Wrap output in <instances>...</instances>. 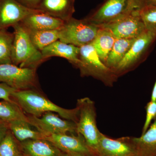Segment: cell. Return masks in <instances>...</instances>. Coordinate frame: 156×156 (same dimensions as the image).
<instances>
[{
	"mask_svg": "<svg viewBox=\"0 0 156 156\" xmlns=\"http://www.w3.org/2000/svg\"><path fill=\"white\" fill-rule=\"evenodd\" d=\"M139 13L147 30L156 33V5L144 6Z\"/></svg>",
	"mask_w": 156,
	"mask_h": 156,
	"instance_id": "obj_26",
	"label": "cell"
},
{
	"mask_svg": "<svg viewBox=\"0 0 156 156\" xmlns=\"http://www.w3.org/2000/svg\"><path fill=\"white\" fill-rule=\"evenodd\" d=\"M139 11L125 13L114 21L99 27L107 28L116 39L136 38L147 30Z\"/></svg>",
	"mask_w": 156,
	"mask_h": 156,
	"instance_id": "obj_7",
	"label": "cell"
},
{
	"mask_svg": "<svg viewBox=\"0 0 156 156\" xmlns=\"http://www.w3.org/2000/svg\"><path fill=\"white\" fill-rule=\"evenodd\" d=\"M0 119L9 122L15 119L28 121V116L15 102L0 101Z\"/></svg>",
	"mask_w": 156,
	"mask_h": 156,
	"instance_id": "obj_23",
	"label": "cell"
},
{
	"mask_svg": "<svg viewBox=\"0 0 156 156\" xmlns=\"http://www.w3.org/2000/svg\"><path fill=\"white\" fill-rule=\"evenodd\" d=\"M68 156H69V155H68Z\"/></svg>",
	"mask_w": 156,
	"mask_h": 156,
	"instance_id": "obj_35",
	"label": "cell"
},
{
	"mask_svg": "<svg viewBox=\"0 0 156 156\" xmlns=\"http://www.w3.org/2000/svg\"><path fill=\"white\" fill-rule=\"evenodd\" d=\"M36 70L13 64H0V83L18 91L34 89L37 85Z\"/></svg>",
	"mask_w": 156,
	"mask_h": 156,
	"instance_id": "obj_6",
	"label": "cell"
},
{
	"mask_svg": "<svg viewBox=\"0 0 156 156\" xmlns=\"http://www.w3.org/2000/svg\"><path fill=\"white\" fill-rule=\"evenodd\" d=\"M12 27L14 34L11 53L12 64L21 68L37 69L40 65L46 61L41 52L35 47L28 31L19 23Z\"/></svg>",
	"mask_w": 156,
	"mask_h": 156,
	"instance_id": "obj_2",
	"label": "cell"
},
{
	"mask_svg": "<svg viewBox=\"0 0 156 156\" xmlns=\"http://www.w3.org/2000/svg\"><path fill=\"white\" fill-rule=\"evenodd\" d=\"M20 143L25 156H68L47 140H28Z\"/></svg>",
	"mask_w": 156,
	"mask_h": 156,
	"instance_id": "obj_17",
	"label": "cell"
},
{
	"mask_svg": "<svg viewBox=\"0 0 156 156\" xmlns=\"http://www.w3.org/2000/svg\"><path fill=\"white\" fill-rule=\"evenodd\" d=\"M97 156H136L134 137L124 136L117 139L101 134Z\"/></svg>",
	"mask_w": 156,
	"mask_h": 156,
	"instance_id": "obj_11",
	"label": "cell"
},
{
	"mask_svg": "<svg viewBox=\"0 0 156 156\" xmlns=\"http://www.w3.org/2000/svg\"><path fill=\"white\" fill-rule=\"evenodd\" d=\"M99 28L86 18L78 20L73 17L65 21L59 30L58 40L80 48L93 42Z\"/></svg>",
	"mask_w": 156,
	"mask_h": 156,
	"instance_id": "obj_5",
	"label": "cell"
},
{
	"mask_svg": "<svg viewBox=\"0 0 156 156\" xmlns=\"http://www.w3.org/2000/svg\"><path fill=\"white\" fill-rule=\"evenodd\" d=\"M136 156H156V119L144 134L134 137Z\"/></svg>",
	"mask_w": 156,
	"mask_h": 156,
	"instance_id": "obj_18",
	"label": "cell"
},
{
	"mask_svg": "<svg viewBox=\"0 0 156 156\" xmlns=\"http://www.w3.org/2000/svg\"><path fill=\"white\" fill-rule=\"evenodd\" d=\"M11 99L30 115L41 117L45 113L53 112L64 119L78 122L79 109L77 107L68 109L58 106L35 89L15 91L12 93Z\"/></svg>",
	"mask_w": 156,
	"mask_h": 156,
	"instance_id": "obj_1",
	"label": "cell"
},
{
	"mask_svg": "<svg viewBox=\"0 0 156 156\" xmlns=\"http://www.w3.org/2000/svg\"><path fill=\"white\" fill-rule=\"evenodd\" d=\"M65 21L41 11L30 14L19 23L27 30L42 31L60 29Z\"/></svg>",
	"mask_w": 156,
	"mask_h": 156,
	"instance_id": "obj_14",
	"label": "cell"
},
{
	"mask_svg": "<svg viewBox=\"0 0 156 156\" xmlns=\"http://www.w3.org/2000/svg\"><path fill=\"white\" fill-rule=\"evenodd\" d=\"M59 30L27 31L32 43L37 49L41 51L53 42L58 40Z\"/></svg>",
	"mask_w": 156,
	"mask_h": 156,
	"instance_id": "obj_22",
	"label": "cell"
},
{
	"mask_svg": "<svg viewBox=\"0 0 156 156\" xmlns=\"http://www.w3.org/2000/svg\"><path fill=\"white\" fill-rule=\"evenodd\" d=\"M151 100H156V80L154 85L153 89L152 91L151 95Z\"/></svg>",
	"mask_w": 156,
	"mask_h": 156,
	"instance_id": "obj_33",
	"label": "cell"
},
{
	"mask_svg": "<svg viewBox=\"0 0 156 156\" xmlns=\"http://www.w3.org/2000/svg\"><path fill=\"white\" fill-rule=\"evenodd\" d=\"M80 51L79 47L58 40L44 48L41 52L45 60L53 56L62 57L76 67L80 62Z\"/></svg>",
	"mask_w": 156,
	"mask_h": 156,
	"instance_id": "obj_15",
	"label": "cell"
},
{
	"mask_svg": "<svg viewBox=\"0 0 156 156\" xmlns=\"http://www.w3.org/2000/svg\"><path fill=\"white\" fill-rule=\"evenodd\" d=\"M14 34L8 29H0V64H12L11 53Z\"/></svg>",
	"mask_w": 156,
	"mask_h": 156,
	"instance_id": "obj_24",
	"label": "cell"
},
{
	"mask_svg": "<svg viewBox=\"0 0 156 156\" xmlns=\"http://www.w3.org/2000/svg\"><path fill=\"white\" fill-rule=\"evenodd\" d=\"M23 6L27 9L38 10L42 0H17Z\"/></svg>",
	"mask_w": 156,
	"mask_h": 156,
	"instance_id": "obj_29",
	"label": "cell"
},
{
	"mask_svg": "<svg viewBox=\"0 0 156 156\" xmlns=\"http://www.w3.org/2000/svg\"><path fill=\"white\" fill-rule=\"evenodd\" d=\"M28 122L31 126L44 135L50 134H77L76 123L63 119L53 112H48L40 117L29 115Z\"/></svg>",
	"mask_w": 156,
	"mask_h": 156,
	"instance_id": "obj_8",
	"label": "cell"
},
{
	"mask_svg": "<svg viewBox=\"0 0 156 156\" xmlns=\"http://www.w3.org/2000/svg\"><path fill=\"white\" fill-rule=\"evenodd\" d=\"M156 38V33L147 30L136 38L125 57L114 71L118 77L135 68Z\"/></svg>",
	"mask_w": 156,
	"mask_h": 156,
	"instance_id": "obj_9",
	"label": "cell"
},
{
	"mask_svg": "<svg viewBox=\"0 0 156 156\" xmlns=\"http://www.w3.org/2000/svg\"><path fill=\"white\" fill-rule=\"evenodd\" d=\"M18 91L4 83H0V99L10 102H14L11 99L12 93Z\"/></svg>",
	"mask_w": 156,
	"mask_h": 156,
	"instance_id": "obj_28",
	"label": "cell"
},
{
	"mask_svg": "<svg viewBox=\"0 0 156 156\" xmlns=\"http://www.w3.org/2000/svg\"><path fill=\"white\" fill-rule=\"evenodd\" d=\"M41 11L25 8L17 0H0V29H8L27 16Z\"/></svg>",
	"mask_w": 156,
	"mask_h": 156,
	"instance_id": "obj_13",
	"label": "cell"
},
{
	"mask_svg": "<svg viewBox=\"0 0 156 156\" xmlns=\"http://www.w3.org/2000/svg\"><path fill=\"white\" fill-rule=\"evenodd\" d=\"M128 6V0H107L86 18L98 27L106 25L127 13Z\"/></svg>",
	"mask_w": 156,
	"mask_h": 156,
	"instance_id": "obj_12",
	"label": "cell"
},
{
	"mask_svg": "<svg viewBox=\"0 0 156 156\" xmlns=\"http://www.w3.org/2000/svg\"><path fill=\"white\" fill-rule=\"evenodd\" d=\"M75 0H42L38 10L42 13L66 21L75 11Z\"/></svg>",
	"mask_w": 156,
	"mask_h": 156,
	"instance_id": "obj_16",
	"label": "cell"
},
{
	"mask_svg": "<svg viewBox=\"0 0 156 156\" xmlns=\"http://www.w3.org/2000/svg\"><path fill=\"white\" fill-rule=\"evenodd\" d=\"M142 3L143 7L144 6L156 5V0H142Z\"/></svg>",
	"mask_w": 156,
	"mask_h": 156,
	"instance_id": "obj_32",
	"label": "cell"
},
{
	"mask_svg": "<svg viewBox=\"0 0 156 156\" xmlns=\"http://www.w3.org/2000/svg\"><path fill=\"white\" fill-rule=\"evenodd\" d=\"M145 109L146 115L141 134L145 133L151 126V122L156 119V100L149 101L146 105Z\"/></svg>",
	"mask_w": 156,
	"mask_h": 156,
	"instance_id": "obj_27",
	"label": "cell"
},
{
	"mask_svg": "<svg viewBox=\"0 0 156 156\" xmlns=\"http://www.w3.org/2000/svg\"><path fill=\"white\" fill-rule=\"evenodd\" d=\"M136 38L117 39L109 53L105 65L114 71L125 57Z\"/></svg>",
	"mask_w": 156,
	"mask_h": 156,
	"instance_id": "obj_20",
	"label": "cell"
},
{
	"mask_svg": "<svg viewBox=\"0 0 156 156\" xmlns=\"http://www.w3.org/2000/svg\"><path fill=\"white\" fill-rule=\"evenodd\" d=\"M76 107L79 109L77 133L83 136L87 145L96 155L101 132L96 123L95 102L89 98H83L78 99Z\"/></svg>",
	"mask_w": 156,
	"mask_h": 156,
	"instance_id": "obj_4",
	"label": "cell"
},
{
	"mask_svg": "<svg viewBox=\"0 0 156 156\" xmlns=\"http://www.w3.org/2000/svg\"><path fill=\"white\" fill-rule=\"evenodd\" d=\"M9 129L20 142L28 140L44 139L45 135L31 128L28 121L15 119L9 122Z\"/></svg>",
	"mask_w": 156,
	"mask_h": 156,
	"instance_id": "obj_21",
	"label": "cell"
},
{
	"mask_svg": "<svg viewBox=\"0 0 156 156\" xmlns=\"http://www.w3.org/2000/svg\"><path fill=\"white\" fill-rule=\"evenodd\" d=\"M99 27L92 44L101 60L105 64L109 53L117 39L107 28Z\"/></svg>",
	"mask_w": 156,
	"mask_h": 156,
	"instance_id": "obj_19",
	"label": "cell"
},
{
	"mask_svg": "<svg viewBox=\"0 0 156 156\" xmlns=\"http://www.w3.org/2000/svg\"><path fill=\"white\" fill-rule=\"evenodd\" d=\"M0 156H25L20 143L10 129L0 142Z\"/></svg>",
	"mask_w": 156,
	"mask_h": 156,
	"instance_id": "obj_25",
	"label": "cell"
},
{
	"mask_svg": "<svg viewBox=\"0 0 156 156\" xmlns=\"http://www.w3.org/2000/svg\"><path fill=\"white\" fill-rule=\"evenodd\" d=\"M80 63L77 68L82 76H91L105 86L112 87L118 77L101 60L92 43L80 47Z\"/></svg>",
	"mask_w": 156,
	"mask_h": 156,
	"instance_id": "obj_3",
	"label": "cell"
},
{
	"mask_svg": "<svg viewBox=\"0 0 156 156\" xmlns=\"http://www.w3.org/2000/svg\"><path fill=\"white\" fill-rule=\"evenodd\" d=\"M44 139L50 141L69 156L96 155L80 134H47L45 135Z\"/></svg>",
	"mask_w": 156,
	"mask_h": 156,
	"instance_id": "obj_10",
	"label": "cell"
},
{
	"mask_svg": "<svg viewBox=\"0 0 156 156\" xmlns=\"http://www.w3.org/2000/svg\"><path fill=\"white\" fill-rule=\"evenodd\" d=\"M9 130V122L0 119V142Z\"/></svg>",
	"mask_w": 156,
	"mask_h": 156,
	"instance_id": "obj_31",
	"label": "cell"
},
{
	"mask_svg": "<svg viewBox=\"0 0 156 156\" xmlns=\"http://www.w3.org/2000/svg\"><path fill=\"white\" fill-rule=\"evenodd\" d=\"M97 156L96 155H91V156Z\"/></svg>",
	"mask_w": 156,
	"mask_h": 156,
	"instance_id": "obj_34",
	"label": "cell"
},
{
	"mask_svg": "<svg viewBox=\"0 0 156 156\" xmlns=\"http://www.w3.org/2000/svg\"><path fill=\"white\" fill-rule=\"evenodd\" d=\"M143 7L142 0H128L127 13L139 11Z\"/></svg>",
	"mask_w": 156,
	"mask_h": 156,
	"instance_id": "obj_30",
	"label": "cell"
}]
</instances>
